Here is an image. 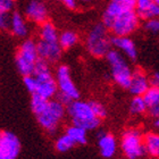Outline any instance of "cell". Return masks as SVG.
Returning a JSON list of instances; mask_svg holds the SVG:
<instances>
[{"label":"cell","instance_id":"obj_1","mask_svg":"<svg viewBox=\"0 0 159 159\" xmlns=\"http://www.w3.org/2000/svg\"><path fill=\"white\" fill-rule=\"evenodd\" d=\"M31 110L39 125L46 132L52 134L65 118L67 108L57 99H44L38 94L31 96Z\"/></svg>","mask_w":159,"mask_h":159},{"label":"cell","instance_id":"obj_2","mask_svg":"<svg viewBox=\"0 0 159 159\" xmlns=\"http://www.w3.org/2000/svg\"><path fill=\"white\" fill-rule=\"evenodd\" d=\"M23 83L31 96L38 94L44 99L51 100L58 94V84L49 68V63L40 58L35 64L33 75L23 77Z\"/></svg>","mask_w":159,"mask_h":159},{"label":"cell","instance_id":"obj_3","mask_svg":"<svg viewBox=\"0 0 159 159\" xmlns=\"http://www.w3.org/2000/svg\"><path fill=\"white\" fill-rule=\"evenodd\" d=\"M85 46L90 55L96 58H101L108 55L113 44L108 30L102 23H98L91 27L86 35Z\"/></svg>","mask_w":159,"mask_h":159},{"label":"cell","instance_id":"obj_4","mask_svg":"<svg viewBox=\"0 0 159 159\" xmlns=\"http://www.w3.org/2000/svg\"><path fill=\"white\" fill-rule=\"evenodd\" d=\"M67 114L70 116L72 124L82 127L85 131H93L99 127L100 120L92 111L89 102L75 100L67 107Z\"/></svg>","mask_w":159,"mask_h":159},{"label":"cell","instance_id":"obj_5","mask_svg":"<svg viewBox=\"0 0 159 159\" xmlns=\"http://www.w3.org/2000/svg\"><path fill=\"white\" fill-rule=\"evenodd\" d=\"M38 60H39V55H38L37 42L32 39L23 41L15 55V63L20 75L23 77L32 76Z\"/></svg>","mask_w":159,"mask_h":159},{"label":"cell","instance_id":"obj_6","mask_svg":"<svg viewBox=\"0 0 159 159\" xmlns=\"http://www.w3.org/2000/svg\"><path fill=\"white\" fill-rule=\"evenodd\" d=\"M106 58L110 66L111 77L115 81V83L123 89L129 90L131 82H132L133 70H131L124 56L117 49H111L106 56Z\"/></svg>","mask_w":159,"mask_h":159},{"label":"cell","instance_id":"obj_7","mask_svg":"<svg viewBox=\"0 0 159 159\" xmlns=\"http://www.w3.org/2000/svg\"><path fill=\"white\" fill-rule=\"evenodd\" d=\"M120 148L127 159H139L146 153L143 135L139 129H127L122 134Z\"/></svg>","mask_w":159,"mask_h":159},{"label":"cell","instance_id":"obj_8","mask_svg":"<svg viewBox=\"0 0 159 159\" xmlns=\"http://www.w3.org/2000/svg\"><path fill=\"white\" fill-rule=\"evenodd\" d=\"M140 18L135 10H126L117 17L110 32L114 37H129L139 27Z\"/></svg>","mask_w":159,"mask_h":159},{"label":"cell","instance_id":"obj_9","mask_svg":"<svg viewBox=\"0 0 159 159\" xmlns=\"http://www.w3.org/2000/svg\"><path fill=\"white\" fill-rule=\"evenodd\" d=\"M135 0H113L107 5L101 16V23L105 25L107 30H111L113 24L117 17L126 10H135Z\"/></svg>","mask_w":159,"mask_h":159},{"label":"cell","instance_id":"obj_10","mask_svg":"<svg viewBox=\"0 0 159 159\" xmlns=\"http://www.w3.org/2000/svg\"><path fill=\"white\" fill-rule=\"evenodd\" d=\"M56 81L58 84V93L68 97L73 101L79 100L80 91L70 77V67L67 65H59L56 70Z\"/></svg>","mask_w":159,"mask_h":159},{"label":"cell","instance_id":"obj_11","mask_svg":"<svg viewBox=\"0 0 159 159\" xmlns=\"http://www.w3.org/2000/svg\"><path fill=\"white\" fill-rule=\"evenodd\" d=\"M20 152V141L10 131L0 132V159H16Z\"/></svg>","mask_w":159,"mask_h":159},{"label":"cell","instance_id":"obj_12","mask_svg":"<svg viewBox=\"0 0 159 159\" xmlns=\"http://www.w3.org/2000/svg\"><path fill=\"white\" fill-rule=\"evenodd\" d=\"M38 55L40 59L46 60L47 63H57L61 57L63 49L59 42H46L42 40L37 41Z\"/></svg>","mask_w":159,"mask_h":159},{"label":"cell","instance_id":"obj_13","mask_svg":"<svg viewBox=\"0 0 159 159\" xmlns=\"http://www.w3.org/2000/svg\"><path fill=\"white\" fill-rule=\"evenodd\" d=\"M24 14L27 20L35 24H39V26L48 22V9L46 5L41 1L37 0L30 1L25 7Z\"/></svg>","mask_w":159,"mask_h":159},{"label":"cell","instance_id":"obj_14","mask_svg":"<svg viewBox=\"0 0 159 159\" xmlns=\"http://www.w3.org/2000/svg\"><path fill=\"white\" fill-rule=\"evenodd\" d=\"M150 86V79L142 70L136 68L133 70L132 82L129 88V93L133 94V97H143Z\"/></svg>","mask_w":159,"mask_h":159},{"label":"cell","instance_id":"obj_15","mask_svg":"<svg viewBox=\"0 0 159 159\" xmlns=\"http://www.w3.org/2000/svg\"><path fill=\"white\" fill-rule=\"evenodd\" d=\"M98 147L103 158H111L116 153L117 141L111 133L101 132L98 135Z\"/></svg>","mask_w":159,"mask_h":159},{"label":"cell","instance_id":"obj_16","mask_svg":"<svg viewBox=\"0 0 159 159\" xmlns=\"http://www.w3.org/2000/svg\"><path fill=\"white\" fill-rule=\"evenodd\" d=\"M135 11L140 20H149L159 18V6L152 0H138Z\"/></svg>","mask_w":159,"mask_h":159},{"label":"cell","instance_id":"obj_17","mask_svg":"<svg viewBox=\"0 0 159 159\" xmlns=\"http://www.w3.org/2000/svg\"><path fill=\"white\" fill-rule=\"evenodd\" d=\"M111 44H113L118 51H122L129 57V59L135 61L138 58V50H136L135 43L129 37H113L111 38Z\"/></svg>","mask_w":159,"mask_h":159},{"label":"cell","instance_id":"obj_18","mask_svg":"<svg viewBox=\"0 0 159 159\" xmlns=\"http://www.w3.org/2000/svg\"><path fill=\"white\" fill-rule=\"evenodd\" d=\"M10 33L17 38H25L29 33L26 20L20 11H13L11 14V24H10Z\"/></svg>","mask_w":159,"mask_h":159},{"label":"cell","instance_id":"obj_19","mask_svg":"<svg viewBox=\"0 0 159 159\" xmlns=\"http://www.w3.org/2000/svg\"><path fill=\"white\" fill-rule=\"evenodd\" d=\"M143 144L146 153L152 158H159V134L155 132H148L143 135Z\"/></svg>","mask_w":159,"mask_h":159},{"label":"cell","instance_id":"obj_20","mask_svg":"<svg viewBox=\"0 0 159 159\" xmlns=\"http://www.w3.org/2000/svg\"><path fill=\"white\" fill-rule=\"evenodd\" d=\"M39 40H42L46 42H59L58 31L50 20L39 26Z\"/></svg>","mask_w":159,"mask_h":159},{"label":"cell","instance_id":"obj_21","mask_svg":"<svg viewBox=\"0 0 159 159\" xmlns=\"http://www.w3.org/2000/svg\"><path fill=\"white\" fill-rule=\"evenodd\" d=\"M65 133L73 140L75 144L83 146V144H86V142H88V134H86L88 131H85L82 127H79V126H75L72 124V125L67 126Z\"/></svg>","mask_w":159,"mask_h":159},{"label":"cell","instance_id":"obj_22","mask_svg":"<svg viewBox=\"0 0 159 159\" xmlns=\"http://www.w3.org/2000/svg\"><path fill=\"white\" fill-rule=\"evenodd\" d=\"M80 37L75 31L65 30L59 34V44L63 50H68L79 42Z\"/></svg>","mask_w":159,"mask_h":159},{"label":"cell","instance_id":"obj_23","mask_svg":"<svg viewBox=\"0 0 159 159\" xmlns=\"http://www.w3.org/2000/svg\"><path fill=\"white\" fill-rule=\"evenodd\" d=\"M74 146H75V142L67 135L66 133L58 136L57 140L55 141V149L58 152H67L70 149H73Z\"/></svg>","mask_w":159,"mask_h":159},{"label":"cell","instance_id":"obj_24","mask_svg":"<svg viewBox=\"0 0 159 159\" xmlns=\"http://www.w3.org/2000/svg\"><path fill=\"white\" fill-rule=\"evenodd\" d=\"M148 111V106L143 97H133L129 102V113L132 115H142Z\"/></svg>","mask_w":159,"mask_h":159},{"label":"cell","instance_id":"obj_25","mask_svg":"<svg viewBox=\"0 0 159 159\" xmlns=\"http://www.w3.org/2000/svg\"><path fill=\"white\" fill-rule=\"evenodd\" d=\"M143 99H144L147 106H148V109L151 107L159 106V88L150 86V89L144 93Z\"/></svg>","mask_w":159,"mask_h":159},{"label":"cell","instance_id":"obj_26","mask_svg":"<svg viewBox=\"0 0 159 159\" xmlns=\"http://www.w3.org/2000/svg\"><path fill=\"white\" fill-rule=\"evenodd\" d=\"M88 102H89L90 107H91L92 111L94 113V115H96L100 120L103 118H106L107 117V108L105 107L103 103H101L100 101H97V100H91V101H88Z\"/></svg>","mask_w":159,"mask_h":159},{"label":"cell","instance_id":"obj_27","mask_svg":"<svg viewBox=\"0 0 159 159\" xmlns=\"http://www.w3.org/2000/svg\"><path fill=\"white\" fill-rule=\"evenodd\" d=\"M144 30L149 33H159V18H153L144 22Z\"/></svg>","mask_w":159,"mask_h":159},{"label":"cell","instance_id":"obj_28","mask_svg":"<svg viewBox=\"0 0 159 159\" xmlns=\"http://www.w3.org/2000/svg\"><path fill=\"white\" fill-rule=\"evenodd\" d=\"M11 14H0V27L3 31H10Z\"/></svg>","mask_w":159,"mask_h":159},{"label":"cell","instance_id":"obj_29","mask_svg":"<svg viewBox=\"0 0 159 159\" xmlns=\"http://www.w3.org/2000/svg\"><path fill=\"white\" fill-rule=\"evenodd\" d=\"M15 2L13 0H1L0 1V14H10L14 9Z\"/></svg>","mask_w":159,"mask_h":159},{"label":"cell","instance_id":"obj_30","mask_svg":"<svg viewBox=\"0 0 159 159\" xmlns=\"http://www.w3.org/2000/svg\"><path fill=\"white\" fill-rule=\"evenodd\" d=\"M150 84H151V86L159 88V72L153 73L152 76L150 77Z\"/></svg>","mask_w":159,"mask_h":159},{"label":"cell","instance_id":"obj_31","mask_svg":"<svg viewBox=\"0 0 159 159\" xmlns=\"http://www.w3.org/2000/svg\"><path fill=\"white\" fill-rule=\"evenodd\" d=\"M148 114H149L151 117H153L155 119L159 118V106L149 108V109H148Z\"/></svg>","mask_w":159,"mask_h":159},{"label":"cell","instance_id":"obj_32","mask_svg":"<svg viewBox=\"0 0 159 159\" xmlns=\"http://www.w3.org/2000/svg\"><path fill=\"white\" fill-rule=\"evenodd\" d=\"M63 3H64V6L66 7V8H68V9H70V10L76 9V2H75L74 0H64Z\"/></svg>","mask_w":159,"mask_h":159},{"label":"cell","instance_id":"obj_33","mask_svg":"<svg viewBox=\"0 0 159 159\" xmlns=\"http://www.w3.org/2000/svg\"><path fill=\"white\" fill-rule=\"evenodd\" d=\"M153 124H155V126H156V127H159V118L155 119V123H153Z\"/></svg>","mask_w":159,"mask_h":159},{"label":"cell","instance_id":"obj_34","mask_svg":"<svg viewBox=\"0 0 159 159\" xmlns=\"http://www.w3.org/2000/svg\"><path fill=\"white\" fill-rule=\"evenodd\" d=\"M155 1H156V3L159 6V0H155Z\"/></svg>","mask_w":159,"mask_h":159}]
</instances>
